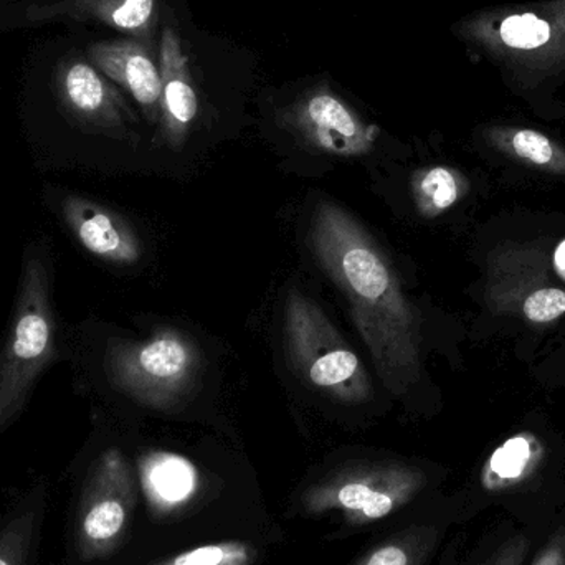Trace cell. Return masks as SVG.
Wrapping results in <instances>:
<instances>
[{"mask_svg":"<svg viewBox=\"0 0 565 565\" xmlns=\"http://www.w3.org/2000/svg\"><path fill=\"white\" fill-rule=\"evenodd\" d=\"M311 245L322 270L341 289L387 391L402 395L420 369L417 316L402 292L387 257L351 214L319 202Z\"/></svg>","mask_w":565,"mask_h":565,"instance_id":"6da1fadb","label":"cell"},{"mask_svg":"<svg viewBox=\"0 0 565 565\" xmlns=\"http://www.w3.org/2000/svg\"><path fill=\"white\" fill-rule=\"evenodd\" d=\"M52 255L45 241L23 258L9 338L0 351V435L22 414L42 372L56 354Z\"/></svg>","mask_w":565,"mask_h":565,"instance_id":"7a4b0ae2","label":"cell"},{"mask_svg":"<svg viewBox=\"0 0 565 565\" xmlns=\"http://www.w3.org/2000/svg\"><path fill=\"white\" fill-rule=\"evenodd\" d=\"M285 334L292 365L316 391L342 404H362L372 397L371 377L361 359L318 302L298 288L286 298Z\"/></svg>","mask_w":565,"mask_h":565,"instance_id":"3957f363","label":"cell"},{"mask_svg":"<svg viewBox=\"0 0 565 565\" xmlns=\"http://www.w3.org/2000/svg\"><path fill=\"white\" fill-rule=\"evenodd\" d=\"M106 372L116 391L139 404L169 411L195 388L201 352L184 332L162 329L145 341L109 342Z\"/></svg>","mask_w":565,"mask_h":565,"instance_id":"277c9868","label":"cell"},{"mask_svg":"<svg viewBox=\"0 0 565 565\" xmlns=\"http://www.w3.org/2000/svg\"><path fill=\"white\" fill-rule=\"evenodd\" d=\"M425 484L424 471L411 465H358L309 487L301 507L311 516L339 514L348 526H367L411 503Z\"/></svg>","mask_w":565,"mask_h":565,"instance_id":"5b68a950","label":"cell"},{"mask_svg":"<svg viewBox=\"0 0 565 565\" xmlns=\"http://www.w3.org/2000/svg\"><path fill=\"white\" fill-rule=\"evenodd\" d=\"M136 507L131 468L121 451H105L89 471L76 518V550L83 561L111 556L125 540Z\"/></svg>","mask_w":565,"mask_h":565,"instance_id":"8992f818","label":"cell"},{"mask_svg":"<svg viewBox=\"0 0 565 565\" xmlns=\"http://www.w3.org/2000/svg\"><path fill=\"white\" fill-rule=\"evenodd\" d=\"M53 93L66 121L88 135L129 138L135 113L121 93L83 53L60 56L53 70Z\"/></svg>","mask_w":565,"mask_h":565,"instance_id":"52a82bcc","label":"cell"},{"mask_svg":"<svg viewBox=\"0 0 565 565\" xmlns=\"http://www.w3.org/2000/svg\"><path fill=\"white\" fill-rule=\"evenodd\" d=\"M280 121L306 148L339 158L367 154L379 136L377 126L365 122L326 85L308 89L282 109Z\"/></svg>","mask_w":565,"mask_h":565,"instance_id":"ba28073f","label":"cell"},{"mask_svg":"<svg viewBox=\"0 0 565 565\" xmlns=\"http://www.w3.org/2000/svg\"><path fill=\"white\" fill-rule=\"evenodd\" d=\"M89 62L135 98L151 125L161 121L162 78L151 50L139 40L95 42L86 49Z\"/></svg>","mask_w":565,"mask_h":565,"instance_id":"9c48e42d","label":"cell"},{"mask_svg":"<svg viewBox=\"0 0 565 565\" xmlns=\"http://www.w3.org/2000/svg\"><path fill=\"white\" fill-rule=\"evenodd\" d=\"M30 23L98 22L149 46L158 25V0H58L33 3L25 10Z\"/></svg>","mask_w":565,"mask_h":565,"instance_id":"30bf717a","label":"cell"},{"mask_svg":"<svg viewBox=\"0 0 565 565\" xmlns=\"http://www.w3.org/2000/svg\"><path fill=\"white\" fill-rule=\"evenodd\" d=\"M162 78L161 135L166 145L179 149L198 118L199 99L181 36L172 26L162 30L159 43Z\"/></svg>","mask_w":565,"mask_h":565,"instance_id":"8fae6325","label":"cell"},{"mask_svg":"<svg viewBox=\"0 0 565 565\" xmlns=\"http://www.w3.org/2000/svg\"><path fill=\"white\" fill-rule=\"evenodd\" d=\"M62 214L82 247L95 257L116 265H132L141 258L138 235L125 218L108 209L70 195L62 202Z\"/></svg>","mask_w":565,"mask_h":565,"instance_id":"7c38bea8","label":"cell"},{"mask_svg":"<svg viewBox=\"0 0 565 565\" xmlns=\"http://www.w3.org/2000/svg\"><path fill=\"white\" fill-rule=\"evenodd\" d=\"M139 475L149 508L158 516L179 513L201 490L198 467L182 455L151 451L141 458Z\"/></svg>","mask_w":565,"mask_h":565,"instance_id":"4fadbf2b","label":"cell"},{"mask_svg":"<svg viewBox=\"0 0 565 565\" xmlns=\"http://www.w3.org/2000/svg\"><path fill=\"white\" fill-rule=\"evenodd\" d=\"M414 194L420 214L437 217L460 198V182L450 169L431 168L415 178Z\"/></svg>","mask_w":565,"mask_h":565,"instance_id":"5bb4252c","label":"cell"},{"mask_svg":"<svg viewBox=\"0 0 565 565\" xmlns=\"http://www.w3.org/2000/svg\"><path fill=\"white\" fill-rule=\"evenodd\" d=\"M533 461V450L526 438H511L494 451L483 475L484 487H511L526 477Z\"/></svg>","mask_w":565,"mask_h":565,"instance_id":"9a60e30c","label":"cell"},{"mask_svg":"<svg viewBox=\"0 0 565 565\" xmlns=\"http://www.w3.org/2000/svg\"><path fill=\"white\" fill-rule=\"evenodd\" d=\"M430 541L418 531L398 534L372 547L358 565H424Z\"/></svg>","mask_w":565,"mask_h":565,"instance_id":"2e32d148","label":"cell"},{"mask_svg":"<svg viewBox=\"0 0 565 565\" xmlns=\"http://www.w3.org/2000/svg\"><path fill=\"white\" fill-rule=\"evenodd\" d=\"M257 550L244 541H222L178 554L152 565H254Z\"/></svg>","mask_w":565,"mask_h":565,"instance_id":"e0dca14e","label":"cell"},{"mask_svg":"<svg viewBox=\"0 0 565 565\" xmlns=\"http://www.w3.org/2000/svg\"><path fill=\"white\" fill-rule=\"evenodd\" d=\"M36 507L22 511L0 531V565H26L35 536Z\"/></svg>","mask_w":565,"mask_h":565,"instance_id":"ac0fdd59","label":"cell"},{"mask_svg":"<svg viewBox=\"0 0 565 565\" xmlns=\"http://www.w3.org/2000/svg\"><path fill=\"white\" fill-rule=\"evenodd\" d=\"M501 39L513 49H540L550 42L551 26L544 20L537 19L533 13L511 15L501 23Z\"/></svg>","mask_w":565,"mask_h":565,"instance_id":"d6986e66","label":"cell"},{"mask_svg":"<svg viewBox=\"0 0 565 565\" xmlns=\"http://www.w3.org/2000/svg\"><path fill=\"white\" fill-rule=\"evenodd\" d=\"M565 312V291L544 288L534 291L524 302V315L533 322H551Z\"/></svg>","mask_w":565,"mask_h":565,"instance_id":"ffe728a7","label":"cell"},{"mask_svg":"<svg viewBox=\"0 0 565 565\" xmlns=\"http://www.w3.org/2000/svg\"><path fill=\"white\" fill-rule=\"evenodd\" d=\"M511 142H513L518 156L534 162V164L544 166L553 161V145L546 136L540 135V132L531 131V129L518 131Z\"/></svg>","mask_w":565,"mask_h":565,"instance_id":"44dd1931","label":"cell"},{"mask_svg":"<svg viewBox=\"0 0 565 565\" xmlns=\"http://www.w3.org/2000/svg\"><path fill=\"white\" fill-rule=\"evenodd\" d=\"M530 551V541L524 536H516L504 544L493 559L487 565H523Z\"/></svg>","mask_w":565,"mask_h":565,"instance_id":"7402d4cb","label":"cell"},{"mask_svg":"<svg viewBox=\"0 0 565 565\" xmlns=\"http://www.w3.org/2000/svg\"><path fill=\"white\" fill-rule=\"evenodd\" d=\"M531 565H565V526L553 534Z\"/></svg>","mask_w":565,"mask_h":565,"instance_id":"603a6c76","label":"cell"},{"mask_svg":"<svg viewBox=\"0 0 565 565\" xmlns=\"http://www.w3.org/2000/svg\"><path fill=\"white\" fill-rule=\"evenodd\" d=\"M554 264H556L557 274L565 280V241L557 247L556 254H554Z\"/></svg>","mask_w":565,"mask_h":565,"instance_id":"cb8c5ba5","label":"cell"}]
</instances>
